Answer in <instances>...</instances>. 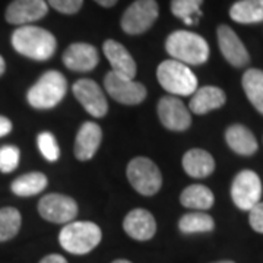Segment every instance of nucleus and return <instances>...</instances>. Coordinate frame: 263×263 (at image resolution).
Wrapping results in <instances>:
<instances>
[{
    "instance_id": "1",
    "label": "nucleus",
    "mask_w": 263,
    "mask_h": 263,
    "mask_svg": "<svg viewBox=\"0 0 263 263\" xmlns=\"http://www.w3.org/2000/svg\"><path fill=\"white\" fill-rule=\"evenodd\" d=\"M12 46L19 54L43 62L54 54L57 41L47 29L34 25H22L13 31Z\"/></svg>"
},
{
    "instance_id": "2",
    "label": "nucleus",
    "mask_w": 263,
    "mask_h": 263,
    "mask_svg": "<svg viewBox=\"0 0 263 263\" xmlns=\"http://www.w3.org/2000/svg\"><path fill=\"white\" fill-rule=\"evenodd\" d=\"M165 50L174 60L184 65H203L209 57V46L199 34L174 31L165 41Z\"/></svg>"
},
{
    "instance_id": "3",
    "label": "nucleus",
    "mask_w": 263,
    "mask_h": 263,
    "mask_svg": "<svg viewBox=\"0 0 263 263\" xmlns=\"http://www.w3.org/2000/svg\"><path fill=\"white\" fill-rule=\"evenodd\" d=\"M103 238L101 228L89 221H78L66 224L60 234L59 243L66 252L72 254H86L92 252Z\"/></svg>"
},
{
    "instance_id": "4",
    "label": "nucleus",
    "mask_w": 263,
    "mask_h": 263,
    "mask_svg": "<svg viewBox=\"0 0 263 263\" xmlns=\"http://www.w3.org/2000/svg\"><path fill=\"white\" fill-rule=\"evenodd\" d=\"M67 91L66 78L57 70H48L29 88L27 100L31 107L38 110H48L56 107L65 98Z\"/></svg>"
},
{
    "instance_id": "5",
    "label": "nucleus",
    "mask_w": 263,
    "mask_h": 263,
    "mask_svg": "<svg viewBox=\"0 0 263 263\" xmlns=\"http://www.w3.org/2000/svg\"><path fill=\"white\" fill-rule=\"evenodd\" d=\"M158 82L161 86L173 95L195 94L197 89V78L190 67L177 60H165L158 66L157 70Z\"/></svg>"
},
{
    "instance_id": "6",
    "label": "nucleus",
    "mask_w": 263,
    "mask_h": 263,
    "mask_svg": "<svg viewBox=\"0 0 263 263\" xmlns=\"http://www.w3.org/2000/svg\"><path fill=\"white\" fill-rule=\"evenodd\" d=\"M127 179L136 192L143 196L155 195L162 186L160 168L148 158L138 157L127 165Z\"/></svg>"
},
{
    "instance_id": "7",
    "label": "nucleus",
    "mask_w": 263,
    "mask_h": 263,
    "mask_svg": "<svg viewBox=\"0 0 263 263\" xmlns=\"http://www.w3.org/2000/svg\"><path fill=\"white\" fill-rule=\"evenodd\" d=\"M158 3L155 0H136L122 16V28L129 35L146 32L158 18Z\"/></svg>"
},
{
    "instance_id": "8",
    "label": "nucleus",
    "mask_w": 263,
    "mask_h": 263,
    "mask_svg": "<svg viewBox=\"0 0 263 263\" xmlns=\"http://www.w3.org/2000/svg\"><path fill=\"white\" fill-rule=\"evenodd\" d=\"M231 197L235 206L241 211H250L260 202L262 181L252 170L240 171L231 184Z\"/></svg>"
},
{
    "instance_id": "9",
    "label": "nucleus",
    "mask_w": 263,
    "mask_h": 263,
    "mask_svg": "<svg viewBox=\"0 0 263 263\" xmlns=\"http://www.w3.org/2000/svg\"><path fill=\"white\" fill-rule=\"evenodd\" d=\"M104 86L110 97L126 105H136L146 98V88L133 79L108 72L104 78Z\"/></svg>"
},
{
    "instance_id": "10",
    "label": "nucleus",
    "mask_w": 263,
    "mask_h": 263,
    "mask_svg": "<svg viewBox=\"0 0 263 263\" xmlns=\"http://www.w3.org/2000/svg\"><path fill=\"white\" fill-rule=\"evenodd\" d=\"M38 212L46 221L54 224H69L78 215V205L72 197L51 193L41 197L38 203Z\"/></svg>"
},
{
    "instance_id": "11",
    "label": "nucleus",
    "mask_w": 263,
    "mask_h": 263,
    "mask_svg": "<svg viewBox=\"0 0 263 263\" xmlns=\"http://www.w3.org/2000/svg\"><path fill=\"white\" fill-rule=\"evenodd\" d=\"M73 94L85 110L94 117H104L108 104L105 95L97 82L92 79H79L73 85Z\"/></svg>"
},
{
    "instance_id": "12",
    "label": "nucleus",
    "mask_w": 263,
    "mask_h": 263,
    "mask_svg": "<svg viewBox=\"0 0 263 263\" xmlns=\"http://www.w3.org/2000/svg\"><path fill=\"white\" fill-rule=\"evenodd\" d=\"M158 116L162 126L168 130L183 132L192 124V117L186 105L176 97L161 98L158 103Z\"/></svg>"
},
{
    "instance_id": "13",
    "label": "nucleus",
    "mask_w": 263,
    "mask_h": 263,
    "mask_svg": "<svg viewBox=\"0 0 263 263\" xmlns=\"http://www.w3.org/2000/svg\"><path fill=\"white\" fill-rule=\"evenodd\" d=\"M216 35H218L219 50L230 65L234 67H245L249 65L250 62L249 51L233 29L228 25H219Z\"/></svg>"
},
{
    "instance_id": "14",
    "label": "nucleus",
    "mask_w": 263,
    "mask_h": 263,
    "mask_svg": "<svg viewBox=\"0 0 263 263\" xmlns=\"http://www.w3.org/2000/svg\"><path fill=\"white\" fill-rule=\"evenodd\" d=\"M46 0H13L8 6L5 18L12 25H28L47 15Z\"/></svg>"
},
{
    "instance_id": "15",
    "label": "nucleus",
    "mask_w": 263,
    "mask_h": 263,
    "mask_svg": "<svg viewBox=\"0 0 263 263\" xmlns=\"http://www.w3.org/2000/svg\"><path fill=\"white\" fill-rule=\"evenodd\" d=\"M123 228L126 234L132 238L146 241L151 240L157 233V222L152 214L146 209H133L124 218Z\"/></svg>"
},
{
    "instance_id": "16",
    "label": "nucleus",
    "mask_w": 263,
    "mask_h": 263,
    "mask_svg": "<svg viewBox=\"0 0 263 263\" xmlns=\"http://www.w3.org/2000/svg\"><path fill=\"white\" fill-rule=\"evenodd\" d=\"M98 51L94 46L86 43H75L66 48L63 63L67 69L75 72H89L98 65Z\"/></svg>"
},
{
    "instance_id": "17",
    "label": "nucleus",
    "mask_w": 263,
    "mask_h": 263,
    "mask_svg": "<svg viewBox=\"0 0 263 263\" xmlns=\"http://www.w3.org/2000/svg\"><path fill=\"white\" fill-rule=\"evenodd\" d=\"M103 50L107 60L113 67L111 72L129 79H133L136 76V63L124 46L114 40H107L104 43Z\"/></svg>"
},
{
    "instance_id": "18",
    "label": "nucleus",
    "mask_w": 263,
    "mask_h": 263,
    "mask_svg": "<svg viewBox=\"0 0 263 263\" xmlns=\"http://www.w3.org/2000/svg\"><path fill=\"white\" fill-rule=\"evenodd\" d=\"M103 139L101 127L92 122H86L81 126V129L76 135L75 141V155L79 161L91 160L95 152L100 148V143Z\"/></svg>"
},
{
    "instance_id": "19",
    "label": "nucleus",
    "mask_w": 263,
    "mask_h": 263,
    "mask_svg": "<svg viewBox=\"0 0 263 263\" xmlns=\"http://www.w3.org/2000/svg\"><path fill=\"white\" fill-rule=\"evenodd\" d=\"M226 92L216 86H203L196 89L190 100V111L195 114H206L221 108L226 104Z\"/></svg>"
},
{
    "instance_id": "20",
    "label": "nucleus",
    "mask_w": 263,
    "mask_h": 263,
    "mask_svg": "<svg viewBox=\"0 0 263 263\" xmlns=\"http://www.w3.org/2000/svg\"><path fill=\"white\" fill-rule=\"evenodd\" d=\"M183 168L193 179H205L215 170L214 157L203 149H190L183 157Z\"/></svg>"
},
{
    "instance_id": "21",
    "label": "nucleus",
    "mask_w": 263,
    "mask_h": 263,
    "mask_svg": "<svg viewBox=\"0 0 263 263\" xmlns=\"http://www.w3.org/2000/svg\"><path fill=\"white\" fill-rule=\"evenodd\" d=\"M226 141L228 146L238 155L250 157L259 148L254 135L243 124H233L226 132Z\"/></svg>"
},
{
    "instance_id": "22",
    "label": "nucleus",
    "mask_w": 263,
    "mask_h": 263,
    "mask_svg": "<svg viewBox=\"0 0 263 263\" xmlns=\"http://www.w3.org/2000/svg\"><path fill=\"white\" fill-rule=\"evenodd\" d=\"M230 16L238 24L263 22V0H238L231 6Z\"/></svg>"
},
{
    "instance_id": "23",
    "label": "nucleus",
    "mask_w": 263,
    "mask_h": 263,
    "mask_svg": "<svg viewBox=\"0 0 263 263\" xmlns=\"http://www.w3.org/2000/svg\"><path fill=\"white\" fill-rule=\"evenodd\" d=\"M241 84L249 101L259 113L263 114V70L249 69L243 75Z\"/></svg>"
},
{
    "instance_id": "24",
    "label": "nucleus",
    "mask_w": 263,
    "mask_h": 263,
    "mask_svg": "<svg viewBox=\"0 0 263 263\" xmlns=\"http://www.w3.org/2000/svg\"><path fill=\"white\" fill-rule=\"evenodd\" d=\"M214 193L202 184H192L183 190L180 202L181 205L190 209H209L214 205Z\"/></svg>"
},
{
    "instance_id": "25",
    "label": "nucleus",
    "mask_w": 263,
    "mask_h": 263,
    "mask_svg": "<svg viewBox=\"0 0 263 263\" xmlns=\"http://www.w3.org/2000/svg\"><path fill=\"white\" fill-rule=\"evenodd\" d=\"M47 187V177L43 173H28L24 174L12 183V192L21 197H28L38 195Z\"/></svg>"
},
{
    "instance_id": "26",
    "label": "nucleus",
    "mask_w": 263,
    "mask_h": 263,
    "mask_svg": "<svg viewBox=\"0 0 263 263\" xmlns=\"http://www.w3.org/2000/svg\"><path fill=\"white\" fill-rule=\"evenodd\" d=\"M179 228L183 234H196V233H209L215 228L212 216L205 212H190L181 216Z\"/></svg>"
},
{
    "instance_id": "27",
    "label": "nucleus",
    "mask_w": 263,
    "mask_h": 263,
    "mask_svg": "<svg viewBox=\"0 0 263 263\" xmlns=\"http://www.w3.org/2000/svg\"><path fill=\"white\" fill-rule=\"evenodd\" d=\"M22 224V216L15 208L0 209V243L8 241L18 234Z\"/></svg>"
},
{
    "instance_id": "28",
    "label": "nucleus",
    "mask_w": 263,
    "mask_h": 263,
    "mask_svg": "<svg viewBox=\"0 0 263 263\" xmlns=\"http://www.w3.org/2000/svg\"><path fill=\"white\" fill-rule=\"evenodd\" d=\"M203 0H171V12L176 18L184 21V24L193 25L200 16V6Z\"/></svg>"
},
{
    "instance_id": "29",
    "label": "nucleus",
    "mask_w": 263,
    "mask_h": 263,
    "mask_svg": "<svg viewBox=\"0 0 263 263\" xmlns=\"http://www.w3.org/2000/svg\"><path fill=\"white\" fill-rule=\"evenodd\" d=\"M38 148L41 151L43 157L47 161H57L60 157V149L57 145L56 138L50 132H43L37 138Z\"/></svg>"
},
{
    "instance_id": "30",
    "label": "nucleus",
    "mask_w": 263,
    "mask_h": 263,
    "mask_svg": "<svg viewBox=\"0 0 263 263\" xmlns=\"http://www.w3.org/2000/svg\"><path fill=\"white\" fill-rule=\"evenodd\" d=\"M19 149L13 145H5L0 148V171L8 174L15 171L19 164Z\"/></svg>"
},
{
    "instance_id": "31",
    "label": "nucleus",
    "mask_w": 263,
    "mask_h": 263,
    "mask_svg": "<svg viewBox=\"0 0 263 263\" xmlns=\"http://www.w3.org/2000/svg\"><path fill=\"white\" fill-rule=\"evenodd\" d=\"M47 2L53 9L65 15H73L79 12L84 3V0H47Z\"/></svg>"
},
{
    "instance_id": "32",
    "label": "nucleus",
    "mask_w": 263,
    "mask_h": 263,
    "mask_svg": "<svg viewBox=\"0 0 263 263\" xmlns=\"http://www.w3.org/2000/svg\"><path fill=\"white\" fill-rule=\"evenodd\" d=\"M250 227L256 233L263 234V202H259L256 206L250 209V216H249Z\"/></svg>"
},
{
    "instance_id": "33",
    "label": "nucleus",
    "mask_w": 263,
    "mask_h": 263,
    "mask_svg": "<svg viewBox=\"0 0 263 263\" xmlns=\"http://www.w3.org/2000/svg\"><path fill=\"white\" fill-rule=\"evenodd\" d=\"M10 130H12V122L5 116H0V138L9 135Z\"/></svg>"
},
{
    "instance_id": "34",
    "label": "nucleus",
    "mask_w": 263,
    "mask_h": 263,
    "mask_svg": "<svg viewBox=\"0 0 263 263\" xmlns=\"http://www.w3.org/2000/svg\"><path fill=\"white\" fill-rule=\"evenodd\" d=\"M40 263H67V260L60 254H47L46 257L41 259Z\"/></svg>"
},
{
    "instance_id": "35",
    "label": "nucleus",
    "mask_w": 263,
    "mask_h": 263,
    "mask_svg": "<svg viewBox=\"0 0 263 263\" xmlns=\"http://www.w3.org/2000/svg\"><path fill=\"white\" fill-rule=\"evenodd\" d=\"M98 5H101V6H104V8H111V6H114L116 3H117V0H95Z\"/></svg>"
},
{
    "instance_id": "36",
    "label": "nucleus",
    "mask_w": 263,
    "mask_h": 263,
    "mask_svg": "<svg viewBox=\"0 0 263 263\" xmlns=\"http://www.w3.org/2000/svg\"><path fill=\"white\" fill-rule=\"evenodd\" d=\"M5 69H6V63H5L3 57L0 56V76L5 73Z\"/></svg>"
},
{
    "instance_id": "37",
    "label": "nucleus",
    "mask_w": 263,
    "mask_h": 263,
    "mask_svg": "<svg viewBox=\"0 0 263 263\" xmlns=\"http://www.w3.org/2000/svg\"><path fill=\"white\" fill-rule=\"evenodd\" d=\"M113 263H132L129 260H126V259H119V260H114Z\"/></svg>"
},
{
    "instance_id": "38",
    "label": "nucleus",
    "mask_w": 263,
    "mask_h": 263,
    "mask_svg": "<svg viewBox=\"0 0 263 263\" xmlns=\"http://www.w3.org/2000/svg\"><path fill=\"white\" fill-rule=\"evenodd\" d=\"M215 263H234L233 260H221V262H215Z\"/></svg>"
}]
</instances>
